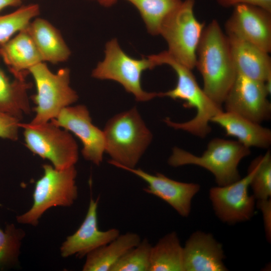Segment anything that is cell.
<instances>
[{
  "mask_svg": "<svg viewBox=\"0 0 271 271\" xmlns=\"http://www.w3.org/2000/svg\"><path fill=\"white\" fill-rule=\"evenodd\" d=\"M195 67L203 79V90L222 106L237 75L227 36L217 20L205 25L196 51Z\"/></svg>",
  "mask_w": 271,
  "mask_h": 271,
  "instance_id": "6da1fadb",
  "label": "cell"
},
{
  "mask_svg": "<svg viewBox=\"0 0 271 271\" xmlns=\"http://www.w3.org/2000/svg\"><path fill=\"white\" fill-rule=\"evenodd\" d=\"M152 59L157 66L167 65L175 72L177 81L175 87L164 92L158 93L159 97H168L185 101L186 108L195 109V116L183 122L164 119L165 123L175 129L182 130L200 138H205L211 131L209 125L212 118L223 110L222 106L211 99L198 84L191 69L172 58L166 51L153 54Z\"/></svg>",
  "mask_w": 271,
  "mask_h": 271,
  "instance_id": "7a4b0ae2",
  "label": "cell"
},
{
  "mask_svg": "<svg viewBox=\"0 0 271 271\" xmlns=\"http://www.w3.org/2000/svg\"><path fill=\"white\" fill-rule=\"evenodd\" d=\"M103 132L108 163L122 169L135 168L153 139L136 107L112 117Z\"/></svg>",
  "mask_w": 271,
  "mask_h": 271,
  "instance_id": "3957f363",
  "label": "cell"
},
{
  "mask_svg": "<svg viewBox=\"0 0 271 271\" xmlns=\"http://www.w3.org/2000/svg\"><path fill=\"white\" fill-rule=\"evenodd\" d=\"M250 154V148L237 141L216 138L208 143L201 156L174 148L168 163L174 167L192 165L203 168L213 175L218 186H223L241 178L238 165Z\"/></svg>",
  "mask_w": 271,
  "mask_h": 271,
  "instance_id": "277c9868",
  "label": "cell"
},
{
  "mask_svg": "<svg viewBox=\"0 0 271 271\" xmlns=\"http://www.w3.org/2000/svg\"><path fill=\"white\" fill-rule=\"evenodd\" d=\"M34 80L36 93L31 98L36 104L35 116L30 122L40 124L54 119L65 107L70 106L78 98L76 92L70 85V71L62 68L52 72L44 62L29 70Z\"/></svg>",
  "mask_w": 271,
  "mask_h": 271,
  "instance_id": "5b68a950",
  "label": "cell"
},
{
  "mask_svg": "<svg viewBox=\"0 0 271 271\" xmlns=\"http://www.w3.org/2000/svg\"><path fill=\"white\" fill-rule=\"evenodd\" d=\"M195 0L182 1L163 22L159 35L168 45L167 51L177 62L192 70L204 28L194 14Z\"/></svg>",
  "mask_w": 271,
  "mask_h": 271,
  "instance_id": "8992f818",
  "label": "cell"
},
{
  "mask_svg": "<svg viewBox=\"0 0 271 271\" xmlns=\"http://www.w3.org/2000/svg\"><path fill=\"white\" fill-rule=\"evenodd\" d=\"M43 168L44 174L35 184L32 206L17 217L20 223L36 226L48 209L54 206H70L77 198L75 166L59 170L51 165L44 164Z\"/></svg>",
  "mask_w": 271,
  "mask_h": 271,
  "instance_id": "52a82bcc",
  "label": "cell"
},
{
  "mask_svg": "<svg viewBox=\"0 0 271 271\" xmlns=\"http://www.w3.org/2000/svg\"><path fill=\"white\" fill-rule=\"evenodd\" d=\"M104 53V59L92 72L93 78L119 83L139 101H149L158 96V93L147 92L142 86L143 72L155 68L148 56L141 59L131 57L122 50L116 39L106 43Z\"/></svg>",
  "mask_w": 271,
  "mask_h": 271,
  "instance_id": "ba28073f",
  "label": "cell"
},
{
  "mask_svg": "<svg viewBox=\"0 0 271 271\" xmlns=\"http://www.w3.org/2000/svg\"><path fill=\"white\" fill-rule=\"evenodd\" d=\"M20 126L24 129L26 146L33 153L48 160L57 169L75 166L78 146L68 130L50 121L40 124L20 122Z\"/></svg>",
  "mask_w": 271,
  "mask_h": 271,
  "instance_id": "9c48e42d",
  "label": "cell"
},
{
  "mask_svg": "<svg viewBox=\"0 0 271 271\" xmlns=\"http://www.w3.org/2000/svg\"><path fill=\"white\" fill-rule=\"evenodd\" d=\"M270 93L266 82L237 73L223 104L225 111L260 123L270 116L271 104L267 98Z\"/></svg>",
  "mask_w": 271,
  "mask_h": 271,
  "instance_id": "30bf717a",
  "label": "cell"
},
{
  "mask_svg": "<svg viewBox=\"0 0 271 271\" xmlns=\"http://www.w3.org/2000/svg\"><path fill=\"white\" fill-rule=\"evenodd\" d=\"M253 173V169L249 165L245 177L210 189L209 198L214 211L222 222L233 224L248 221L253 217L255 198L248 192Z\"/></svg>",
  "mask_w": 271,
  "mask_h": 271,
  "instance_id": "8fae6325",
  "label": "cell"
},
{
  "mask_svg": "<svg viewBox=\"0 0 271 271\" xmlns=\"http://www.w3.org/2000/svg\"><path fill=\"white\" fill-rule=\"evenodd\" d=\"M226 34L271 52V11L250 5H239L225 22Z\"/></svg>",
  "mask_w": 271,
  "mask_h": 271,
  "instance_id": "7c38bea8",
  "label": "cell"
},
{
  "mask_svg": "<svg viewBox=\"0 0 271 271\" xmlns=\"http://www.w3.org/2000/svg\"><path fill=\"white\" fill-rule=\"evenodd\" d=\"M50 121L72 132L81 141V153L86 160L97 166L100 164L105 153L103 132L93 124L85 105L67 106Z\"/></svg>",
  "mask_w": 271,
  "mask_h": 271,
  "instance_id": "4fadbf2b",
  "label": "cell"
},
{
  "mask_svg": "<svg viewBox=\"0 0 271 271\" xmlns=\"http://www.w3.org/2000/svg\"><path fill=\"white\" fill-rule=\"evenodd\" d=\"M138 176L147 184L146 193L155 195L170 205L180 216L188 217L191 202L199 191L200 186L193 183H185L171 179L164 174H150L141 169L123 168Z\"/></svg>",
  "mask_w": 271,
  "mask_h": 271,
  "instance_id": "5bb4252c",
  "label": "cell"
},
{
  "mask_svg": "<svg viewBox=\"0 0 271 271\" xmlns=\"http://www.w3.org/2000/svg\"><path fill=\"white\" fill-rule=\"evenodd\" d=\"M99 198L90 197L88 210L80 227L73 234L68 236L61 247V256L67 257L76 255L79 258L86 256L93 250L104 245L117 237L120 231L116 228L106 231L99 230L97 222Z\"/></svg>",
  "mask_w": 271,
  "mask_h": 271,
  "instance_id": "9a60e30c",
  "label": "cell"
},
{
  "mask_svg": "<svg viewBox=\"0 0 271 271\" xmlns=\"http://www.w3.org/2000/svg\"><path fill=\"white\" fill-rule=\"evenodd\" d=\"M184 271H226L222 245L209 233L193 232L183 247Z\"/></svg>",
  "mask_w": 271,
  "mask_h": 271,
  "instance_id": "2e32d148",
  "label": "cell"
},
{
  "mask_svg": "<svg viewBox=\"0 0 271 271\" xmlns=\"http://www.w3.org/2000/svg\"><path fill=\"white\" fill-rule=\"evenodd\" d=\"M227 36L237 73L252 79L270 82L269 53L239 38Z\"/></svg>",
  "mask_w": 271,
  "mask_h": 271,
  "instance_id": "e0dca14e",
  "label": "cell"
},
{
  "mask_svg": "<svg viewBox=\"0 0 271 271\" xmlns=\"http://www.w3.org/2000/svg\"><path fill=\"white\" fill-rule=\"evenodd\" d=\"M0 57L15 78L26 79L29 70L43 62L27 28L0 45Z\"/></svg>",
  "mask_w": 271,
  "mask_h": 271,
  "instance_id": "ac0fdd59",
  "label": "cell"
},
{
  "mask_svg": "<svg viewBox=\"0 0 271 271\" xmlns=\"http://www.w3.org/2000/svg\"><path fill=\"white\" fill-rule=\"evenodd\" d=\"M221 127L226 135L237 139L244 146L250 148H268L271 145V130L235 113L222 111L211 120Z\"/></svg>",
  "mask_w": 271,
  "mask_h": 271,
  "instance_id": "d6986e66",
  "label": "cell"
},
{
  "mask_svg": "<svg viewBox=\"0 0 271 271\" xmlns=\"http://www.w3.org/2000/svg\"><path fill=\"white\" fill-rule=\"evenodd\" d=\"M27 30L43 62L58 64L66 61L71 52L60 31L47 20L36 17Z\"/></svg>",
  "mask_w": 271,
  "mask_h": 271,
  "instance_id": "ffe728a7",
  "label": "cell"
},
{
  "mask_svg": "<svg viewBox=\"0 0 271 271\" xmlns=\"http://www.w3.org/2000/svg\"><path fill=\"white\" fill-rule=\"evenodd\" d=\"M141 241V237L136 233L120 234L110 242L88 253L82 270L110 271L124 253Z\"/></svg>",
  "mask_w": 271,
  "mask_h": 271,
  "instance_id": "44dd1931",
  "label": "cell"
},
{
  "mask_svg": "<svg viewBox=\"0 0 271 271\" xmlns=\"http://www.w3.org/2000/svg\"><path fill=\"white\" fill-rule=\"evenodd\" d=\"M32 86L26 79L11 81L0 67V110L21 120L31 112L28 91Z\"/></svg>",
  "mask_w": 271,
  "mask_h": 271,
  "instance_id": "7402d4cb",
  "label": "cell"
},
{
  "mask_svg": "<svg viewBox=\"0 0 271 271\" xmlns=\"http://www.w3.org/2000/svg\"><path fill=\"white\" fill-rule=\"evenodd\" d=\"M149 271H184L183 246L176 232L167 233L152 246Z\"/></svg>",
  "mask_w": 271,
  "mask_h": 271,
  "instance_id": "603a6c76",
  "label": "cell"
},
{
  "mask_svg": "<svg viewBox=\"0 0 271 271\" xmlns=\"http://www.w3.org/2000/svg\"><path fill=\"white\" fill-rule=\"evenodd\" d=\"M126 1L138 10L148 32L152 35H159L164 20L182 2V0Z\"/></svg>",
  "mask_w": 271,
  "mask_h": 271,
  "instance_id": "cb8c5ba5",
  "label": "cell"
},
{
  "mask_svg": "<svg viewBox=\"0 0 271 271\" xmlns=\"http://www.w3.org/2000/svg\"><path fill=\"white\" fill-rule=\"evenodd\" d=\"M40 12L38 4H31L21 6L11 13L0 15V45L26 29Z\"/></svg>",
  "mask_w": 271,
  "mask_h": 271,
  "instance_id": "d4e9b609",
  "label": "cell"
},
{
  "mask_svg": "<svg viewBox=\"0 0 271 271\" xmlns=\"http://www.w3.org/2000/svg\"><path fill=\"white\" fill-rule=\"evenodd\" d=\"M253 173L249 186L257 200H265L271 197V154L268 150L263 155L254 159L250 163Z\"/></svg>",
  "mask_w": 271,
  "mask_h": 271,
  "instance_id": "484cf974",
  "label": "cell"
},
{
  "mask_svg": "<svg viewBox=\"0 0 271 271\" xmlns=\"http://www.w3.org/2000/svg\"><path fill=\"white\" fill-rule=\"evenodd\" d=\"M25 232L13 224L0 228V270L14 266L18 260L21 241Z\"/></svg>",
  "mask_w": 271,
  "mask_h": 271,
  "instance_id": "4316f807",
  "label": "cell"
},
{
  "mask_svg": "<svg viewBox=\"0 0 271 271\" xmlns=\"http://www.w3.org/2000/svg\"><path fill=\"white\" fill-rule=\"evenodd\" d=\"M152 245L147 238L124 253L110 271H149Z\"/></svg>",
  "mask_w": 271,
  "mask_h": 271,
  "instance_id": "83f0119b",
  "label": "cell"
},
{
  "mask_svg": "<svg viewBox=\"0 0 271 271\" xmlns=\"http://www.w3.org/2000/svg\"><path fill=\"white\" fill-rule=\"evenodd\" d=\"M20 123L19 119L0 110V138L17 140Z\"/></svg>",
  "mask_w": 271,
  "mask_h": 271,
  "instance_id": "f1b7e54d",
  "label": "cell"
},
{
  "mask_svg": "<svg viewBox=\"0 0 271 271\" xmlns=\"http://www.w3.org/2000/svg\"><path fill=\"white\" fill-rule=\"evenodd\" d=\"M221 7L234 8L239 5H250L258 6L271 11V0H215Z\"/></svg>",
  "mask_w": 271,
  "mask_h": 271,
  "instance_id": "f546056e",
  "label": "cell"
},
{
  "mask_svg": "<svg viewBox=\"0 0 271 271\" xmlns=\"http://www.w3.org/2000/svg\"><path fill=\"white\" fill-rule=\"evenodd\" d=\"M257 208L262 213L264 229L266 238L270 241L271 238V200L270 198L257 200Z\"/></svg>",
  "mask_w": 271,
  "mask_h": 271,
  "instance_id": "4dcf8cb0",
  "label": "cell"
},
{
  "mask_svg": "<svg viewBox=\"0 0 271 271\" xmlns=\"http://www.w3.org/2000/svg\"><path fill=\"white\" fill-rule=\"evenodd\" d=\"M22 2L21 0H0V12L8 7L19 6Z\"/></svg>",
  "mask_w": 271,
  "mask_h": 271,
  "instance_id": "1f68e13d",
  "label": "cell"
},
{
  "mask_svg": "<svg viewBox=\"0 0 271 271\" xmlns=\"http://www.w3.org/2000/svg\"><path fill=\"white\" fill-rule=\"evenodd\" d=\"M95 1L101 6L105 7H109L114 5L118 0H90Z\"/></svg>",
  "mask_w": 271,
  "mask_h": 271,
  "instance_id": "d6a6232c",
  "label": "cell"
},
{
  "mask_svg": "<svg viewBox=\"0 0 271 271\" xmlns=\"http://www.w3.org/2000/svg\"><path fill=\"white\" fill-rule=\"evenodd\" d=\"M21 1H22L23 0H21Z\"/></svg>",
  "mask_w": 271,
  "mask_h": 271,
  "instance_id": "836d02e7",
  "label": "cell"
}]
</instances>
